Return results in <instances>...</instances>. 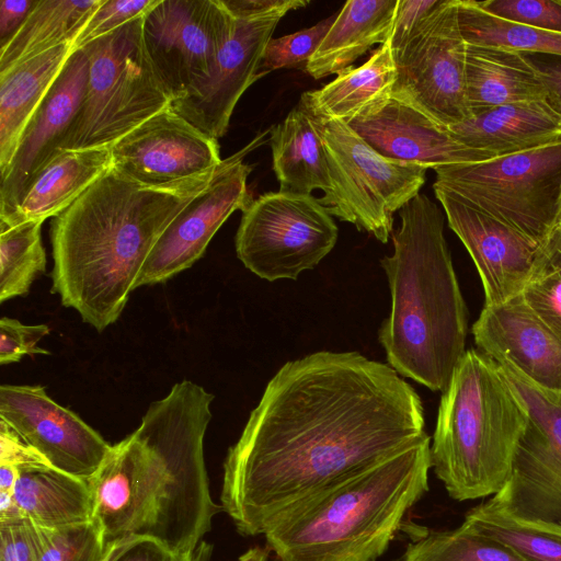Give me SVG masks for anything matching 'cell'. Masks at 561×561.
Listing matches in <instances>:
<instances>
[{
	"mask_svg": "<svg viewBox=\"0 0 561 561\" xmlns=\"http://www.w3.org/2000/svg\"><path fill=\"white\" fill-rule=\"evenodd\" d=\"M348 125L380 154L427 169L495 158L463 146L446 127L392 96L377 113Z\"/></svg>",
	"mask_w": 561,
	"mask_h": 561,
	"instance_id": "ffe728a7",
	"label": "cell"
},
{
	"mask_svg": "<svg viewBox=\"0 0 561 561\" xmlns=\"http://www.w3.org/2000/svg\"><path fill=\"white\" fill-rule=\"evenodd\" d=\"M73 51L75 43H66L0 72V174L12 162L28 122Z\"/></svg>",
	"mask_w": 561,
	"mask_h": 561,
	"instance_id": "cb8c5ba5",
	"label": "cell"
},
{
	"mask_svg": "<svg viewBox=\"0 0 561 561\" xmlns=\"http://www.w3.org/2000/svg\"><path fill=\"white\" fill-rule=\"evenodd\" d=\"M232 23L222 0H159L144 15L146 50L172 100L206 77Z\"/></svg>",
	"mask_w": 561,
	"mask_h": 561,
	"instance_id": "4fadbf2b",
	"label": "cell"
},
{
	"mask_svg": "<svg viewBox=\"0 0 561 561\" xmlns=\"http://www.w3.org/2000/svg\"><path fill=\"white\" fill-rule=\"evenodd\" d=\"M112 167L147 185H160L215 171L222 162L218 140L170 105L111 146Z\"/></svg>",
	"mask_w": 561,
	"mask_h": 561,
	"instance_id": "2e32d148",
	"label": "cell"
},
{
	"mask_svg": "<svg viewBox=\"0 0 561 561\" xmlns=\"http://www.w3.org/2000/svg\"><path fill=\"white\" fill-rule=\"evenodd\" d=\"M529 422L524 402L496 363L467 350L443 391L431 463L459 502L495 495L505 484Z\"/></svg>",
	"mask_w": 561,
	"mask_h": 561,
	"instance_id": "8992f818",
	"label": "cell"
},
{
	"mask_svg": "<svg viewBox=\"0 0 561 561\" xmlns=\"http://www.w3.org/2000/svg\"><path fill=\"white\" fill-rule=\"evenodd\" d=\"M238 561H268V550L259 546L250 548Z\"/></svg>",
	"mask_w": 561,
	"mask_h": 561,
	"instance_id": "7dc6e473",
	"label": "cell"
},
{
	"mask_svg": "<svg viewBox=\"0 0 561 561\" xmlns=\"http://www.w3.org/2000/svg\"><path fill=\"white\" fill-rule=\"evenodd\" d=\"M88 70L85 51L75 50L28 122L12 162L1 174L0 218L14 211L30 180L76 119L85 93Z\"/></svg>",
	"mask_w": 561,
	"mask_h": 561,
	"instance_id": "ac0fdd59",
	"label": "cell"
},
{
	"mask_svg": "<svg viewBox=\"0 0 561 561\" xmlns=\"http://www.w3.org/2000/svg\"><path fill=\"white\" fill-rule=\"evenodd\" d=\"M434 171V185L539 243L561 225V139L537 149Z\"/></svg>",
	"mask_w": 561,
	"mask_h": 561,
	"instance_id": "ba28073f",
	"label": "cell"
},
{
	"mask_svg": "<svg viewBox=\"0 0 561 561\" xmlns=\"http://www.w3.org/2000/svg\"><path fill=\"white\" fill-rule=\"evenodd\" d=\"M401 561H526L463 523L453 530L425 527L408 543Z\"/></svg>",
	"mask_w": 561,
	"mask_h": 561,
	"instance_id": "d6a6232c",
	"label": "cell"
},
{
	"mask_svg": "<svg viewBox=\"0 0 561 561\" xmlns=\"http://www.w3.org/2000/svg\"><path fill=\"white\" fill-rule=\"evenodd\" d=\"M308 0H283L273 9L233 15L229 35L205 78L170 106L204 134L218 140L228 130L232 112L257 78L264 48L283 16Z\"/></svg>",
	"mask_w": 561,
	"mask_h": 561,
	"instance_id": "7c38bea8",
	"label": "cell"
},
{
	"mask_svg": "<svg viewBox=\"0 0 561 561\" xmlns=\"http://www.w3.org/2000/svg\"><path fill=\"white\" fill-rule=\"evenodd\" d=\"M159 0H103L75 41V50L144 16Z\"/></svg>",
	"mask_w": 561,
	"mask_h": 561,
	"instance_id": "f35d334b",
	"label": "cell"
},
{
	"mask_svg": "<svg viewBox=\"0 0 561 561\" xmlns=\"http://www.w3.org/2000/svg\"><path fill=\"white\" fill-rule=\"evenodd\" d=\"M209 547L201 545L193 553H176L150 539L127 541L112 561H208Z\"/></svg>",
	"mask_w": 561,
	"mask_h": 561,
	"instance_id": "b9f144b4",
	"label": "cell"
},
{
	"mask_svg": "<svg viewBox=\"0 0 561 561\" xmlns=\"http://www.w3.org/2000/svg\"><path fill=\"white\" fill-rule=\"evenodd\" d=\"M41 221L0 225V302L25 296L46 270Z\"/></svg>",
	"mask_w": 561,
	"mask_h": 561,
	"instance_id": "1f68e13d",
	"label": "cell"
},
{
	"mask_svg": "<svg viewBox=\"0 0 561 561\" xmlns=\"http://www.w3.org/2000/svg\"><path fill=\"white\" fill-rule=\"evenodd\" d=\"M463 146L496 157L537 149L561 139V113L548 99L488 110L447 128Z\"/></svg>",
	"mask_w": 561,
	"mask_h": 561,
	"instance_id": "7402d4cb",
	"label": "cell"
},
{
	"mask_svg": "<svg viewBox=\"0 0 561 561\" xmlns=\"http://www.w3.org/2000/svg\"><path fill=\"white\" fill-rule=\"evenodd\" d=\"M522 295L561 341V225L542 243Z\"/></svg>",
	"mask_w": 561,
	"mask_h": 561,
	"instance_id": "836d02e7",
	"label": "cell"
},
{
	"mask_svg": "<svg viewBox=\"0 0 561 561\" xmlns=\"http://www.w3.org/2000/svg\"><path fill=\"white\" fill-rule=\"evenodd\" d=\"M144 16L89 43L85 93L76 119L56 149L111 147L169 106L142 36Z\"/></svg>",
	"mask_w": 561,
	"mask_h": 561,
	"instance_id": "52a82bcc",
	"label": "cell"
},
{
	"mask_svg": "<svg viewBox=\"0 0 561 561\" xmlns=\"http://www.w3.org/2000/svg\"><path fill=\"white\" fill-rule=\"evenodd\" d=\"M472 334L493 360H505L535 385L561 392V341L522 294L503 304L484 305Z\"/></svg>",
	"mask_w": 561,
	"mask_h": 561,
	"instance_id": "d6986e66",
	"label": "cell"
},
{
	"mask_svg": "<svg viewBox=\"0 0 561 561\" xmlns=\"http://www.w3.org/2000/svg\"><path fill=\"white\" fill-rule=\"evenodd\" d=\"M440 0H399L388 43L393 58L402 50L421 22Z\"/></svg>",
	"mask_w": 561,
	"mask_h": 561,
	"instance_id": "60d3db41",
	"label": "cell"
},
{
	"mask_svg": "<svg viewBox=\"0 0 561 561\" xmlns=\"http://www.w3.org/2000/svg\"><path fill=\"white\" fill-rule=\"evenodd\" d=\"M112 168L111 147L56 149L30 180L23 196L0 225L56 217Z\"/></svg>",
	"mask_w": 561,
	"mask_h": 561,
	"instance_id": "44dd1931",
	"label": "cell"
},
{
	"mask_svg": "<svg viewBox=\"0 0 561 561\" xmlns=\"http://www.w3.org/2000/svg\"><path fill=\"white\" fill-rule=\"evenodd\" d=\"M339 229L319 198L267 192L242 210L234 245L238 259L256 276L296 279L334 248Z\"/></svg>",
	"mask_w": 561,
	"mask_h": 561,
	"instance_id": "30bf717a",
	"label": "cell"
},
{
	"mask_svg": "<svg viewBox=\"0 0 561 561\" xmlns=\"http://www.w3.org/2000/svg\"><path fill=\"white\" fill-rule=\"evenodd\" d=\"M273 170L279 192L310 195L331 191L324 146L312 124V116L299 101L285 119L270 128Z\"/></svg>",
	"mask_w": 561,
	"mask_h": 561,
	"instance_id": "4316f807",
	"label": "cell"
},
{
	"mask_svg": "<svg viewBox=\"0 0 561 561\" xmlns=\"http://www.w3.org/2000/svg\"><path fill=\"white\" fill-rule=\"evenodd\" d=\"M466 56L458 0H440L394 57L397 80L391 96L446 128L469 119Z\"/></svg>",
	"mask_w": 561,
	"mask_h": 561,
	"instance_id": "8fae6325",
	"label": "cell"
},
{
	"mask_svg": "<svg viewBox=\"0 0 561 561\" xmlns=\"http://www.w3.org/2000/svg\"><path fill=\"white\" fill-rule=\"evenodd\" d=\"M427 436L420 396L358 352L287 362L224 461L221 507L242 536L265 535L336 483Z\"/></svg>",
	"mask_w": 561,
	"mask_h": 561,
	"instance_id": "6da1fadb",
	"label": "cell"
},
{
	"mask_svg": "<svg viewBox=\"0 0 561 561\" xmlns=\"http://www.w3.org/2000/svg\"><path fill=\"white\" fill-rule=\"evenodd\" d=\"M37 0H2L0 4V48L22 26Z\"/></svg>",
	"mask_w": 561,
	"mask_h": 561,
	"instance_id": "ee69618b",
	"label": "cell"
},
{
	"mask_svg": "<svg viewBox=\"0 0 561 561\" xmlns=\"http://www.w3.org/2000/svg\"><path fill=\"white\" fill-rule=\"evenodd\" d=\"M399 215L393 253L380 260L391 307L378 339L401 377L444 391L466 352V302L436 203L420 193Z\"/></svg>",
	"mask_w": 561,
	"mask_h": 561,
	"instance_id": "277c9868",
	"label": "cell"
},
{
	"mask_svg": "<svg viewBox=\"0 0 561 561\" xmlns=\"http://www.w3.org/2000/svg\"><path fill=\"white\" fill-rule=\"evenodd\" d=\"M311 116L331 180V191L319 202L331 216L387 243L393 214L420 194L427 168L380 154L345 122Z\"/></svg>",
	"mask_w": 561,
	"mask_h": 561,
	"instance_id": "9c48e42d",
	"label": "cell"
},
{
	"mask_svg": "<svg viewBox=\"0 0 561 561\" xmlns=\"http://www.w3.org/2000/svg\"><path fill=\"white\" fill-rule=\"evenodd\" d=\"M214 398L182 380L149 405L133 433L112 445L88 480L105 547L150 539L187 554L201 546L222 511L211 497L204 456Z\"/></svg>",
	"mask_w": 561,
	"mask_h": 561,
	"instance_id": "7a4b0ae2",
	"label": "cell"
},
{
	"mask_svg": "<svg viewBox=\"0 0 561 561\" xmlns=\"http://www.w3.org/2000/svg\"><path fill=\"white\" fill-rule=\"evenodd\" d=\"M49 332L50 329L46 324L26 325L16 319L1 318L0 363H16L25 355L50 354L38 346V342Z\"/></svg>",
	"mask_w": 561,
	"mask_h": 561,
	"instance_id": "ab89813d",
	"label": "cell"
},
{
	"mask_svg": "<svg viewBox=\"0 0 561 561\" xmlns=\"http://www.w3.org/2000/svg\"><path fill=\"white\" fill-rule=\"evenodd\" d=\"M103 0H37L15 33L0 48V72L26 58L77 39Z\"/></svg>",
	"mask_w": 561,
	"mask_h": 561,
	"instance_id": "f1b7e54d",
	"label": "cell"
},
{
	"mask_svg": "<svg viewBox=\"0 0 561 561\" xmlns=\"http://www.w3.org/2000/svg\"><path fill=\"white\" fill-rule=\"evenodd\" d=\"M270 129L259 134L238 152L222 160L210 184L173 219L149 254L136 288L164 283L190 268L205 253L222 224L253 199L247 180L252 165L244 157L268 139Z\"/></svg>",
	"mask_w": 561,
	"mask_h": 561,
	"instance_id": "5bb4252c",
	"label": "cell"
},
{
	"mask_svg": "<svg viewBox=\"0 0 561 561\" xmlns=\"http://www.w3.org/2000/svg\"><path fill=\"white\" fill-rule=\"evenodd\" d=\"M0 419L51 467L89 480L112 445L78 414L54 401L42 386L2 385Z\"/></svg>",
	"mask_w": 561,
	"mask_h": 561,
	"instance_id": "9a60e30c",
	"label": "cell"
},
{
	"mask_svg": "<svg viewBox=\"0 0 561 561\" xmlns=\"http://www.w3.org/2000/svg\"><path fill=\"white\" fill-rule=\"evenodd\" d=\"M458 20L467 44L508 48L526 55L561 58V33L530 27L494 16L474 0H458Z\"/></svg>",
	"mask_w": 561,
	"mask_h": 561,
	"instance_id": "4dcf8cb0",
	"label": "cell"
},
{
	"mask_svg": "<svg viewBox=\"0 0 561 561\" xmlns=\"http://www.w3.org/2000/svg\"><path fill=\"white\" fill-rule=\"evenodd\" d=\"M0 465L25 469L50 466L10 424L0 419Z\"/></svg>",
	"mask_w": 561,
	"mask_h": 561,
	"instance_id": "7bdbcfd3",
	"label": "cell"
},
{
	"mask_svg": "<svg viewBox=\"0 0 561 561\" xmlns=\"http://www.w3.org/2000/svg\"><path fill=\"white\" fill-rule=\"evenodd\" d=\"M431 437L336 483L265 535L274 561H376L428 491Z\"/></svg>",
	"mask_w": 561,
	"mask_h": 561,
	"instance_id": "5b68a950",
	"label": "cell"
},
{
	"mask_svg": "<svg viewBox=\"0 0 561 561\" xmlns=\"http://www.w3.org/2000/svg\"><path fill=\"white\" fill-rule=\"evenodd\" d=\"M526 561H561V526L516 516L493 496L472 507L462 522Z\"/></svg>",
	"mask_w": 561,
	"mask_h": 561,
	"instance_id": "f546056e",
	"label": "cell"
},
{
	"mask_svg": "<svg viewBox=\"0 0 561 561\" xmlns=\"http://www.w3.org/2000/svg\"><path fill=\"white\" fill-rule=\"evenodd\" d=\"M217 169L147 185L112 167L51 220V293L99 332L116 322L156 243Z\"/></svg>",
	"mask_w": 561,
	"mask_h": 561,
	"instance_id": "3957f363",
	"label": "cell"
},
{
	"mask_svg": "<svg viewBox=\"0 0 561 561\" xmlns=\"http://www.w3.org/2000/svg\"><path fill=\"white\" fill-rule=\"evenodd\" d=\"M111 547H105L101 530L92 519L51 529L49 543L41 561H103Z\"/></svg>",
	"mask_w": 561,
	"mask_h": 561,
	"instance_id": "d590c367",
	"label": "cell"
},
{
	"mask_svg": "<svg viewBox=\"0 0 561 561\" xmlns=\"http://www.w3.org/2000/svg\"><path fill=\"white\" fill-rule=\"evenodd\" d=\"M50 534L26 517L0 523V561H41Z\"/></svg>",
	"mask_w": 561,
	"mask_h": 561,
	"instance_id": "74e56055",
	"label": "cell"
},
{
	"mask_svg": "<svg viewBox=\"0 0 561 561\" xmlns=\"http://www.w3.org/2000/svg\"><path fill=\"white\" fill-rule=\"evenodd\" d=\"M449 228L469 252L480 275L486 306L523 293L542 243L480 210L451 192L433 185Z\"/></svg>",
	"mask_w": 561,
	"mask_h": 561,
	"instance_id": "e0dca14e",
	"label": "cell"
},
{
	"mask_svg": "<svg viewBox=\"0 0 561 561\" xmlns=\"http://www.w3.org/2000/svg\"><path fill=\"white\" fill-rule=\"evenodd\" d=\"M534 61L547 85L549 102L561 113V62Z\"/></svg>",
	"mask_w": 561,
	"mask_h": 561,
	"instance_id": "f6af8a7d",
	"label": "cell"
},
{
	"mask_svg": "<svg viewBox=\"0 0 561 561\" xmlns=\"http://www.w3.org/2000/svg\"><path fill=\"white\" fill-rule=\"evenodd\" d=\"M396 80L397 66L387 42L363 65L345 69L318 90L305 92L299 101L312 115L350 124L381 110L391 99Z\"/></svg>",
	"mask_w": 561,
	"mask_h": 561,
	"instance_id": "d4e9b609",
	"label": "cell"
},
{
	"mask_svg": "<svg viewBox=\"0 0 561 561\" xmlns=\"http://www.w3.org/2000/svg\"><path fill=\"white\" fill-rule=\"evenodd\" d=\"M466 87L472 116L502 105L548 99L534 59L496 46L467 44Z\"/></svg>",
	"mask_w": 561,
	"mask_h": 561,
	"instance_id": "603a6c76",
	"label": "cell"
},
{
	"mask_svg": "<svg viewBox=\"0 0 561 561\" xmlns=\"http://www.w3.org/2000/svg\"><path fill=\"white\" fill-rule=\"evenodd\" d=\"M14 500L24 517L47 529L93 519V497L88 480L51 466L19 470Z\"/></svg>",
	"mask_w": 561,
	"mask_h": 561,
	"instance_id": "83f0119b",
	"label": "cell"
},
{
	"mask_svg": "<svg viewBox=\"0 0 561 561\" xmlns=\"http://www.w3.org/2000/svg\"><path fill=\"white\" fill-rule=\"evenodd\" d=\"M399 0L346 1L306 66L313 79L339 75L375 44L388 42Z\"/></svg>",
	"mask_w": 561,
	"mask_h": 561,
	"instance_id": "484cf974",
	"label": "cell"
},
{
	"mask_svg": "<svg viewBox=\"0 0 561 561\" xmlns=\"http://www.w3.org/2000/svg\"><path fill=\"white\" fill-rule=\"evenodd\" d=\"M336 18L329 16L316 25L277 38H271L266 44L260 66L257 78L282 68H298L307 66L317 51L324 36Z\"/></svg>",
	"mask_w": 561,
	"mask_h": 561,
	"instance_id": "e575fe53",
	"label": "cell"
},
{
	"mask_svg": "<svg viewBox=\"0 0 561 561\" xmlns=\"http://www.w3.org/2000/svg\"><path fill=\"white\" fill-rule=\"evenodd\" d=\"M18 476V468L0 465V493H13Z\"/></svg>",
	"mask_w": 561,
	"mask_h": 561,
	"instance_id": "bcb514c9",
	"label": "cell"
},
{
	"mask_svg": "<svg viewBox=\"0 0 561 561\" xmlns=\"http://www.w3.org/2000/svg\"><path fill=\"white\" fill-rule=\"evenodd\" d=\"M478 3L503 20L561 33V0H486Z\"/></svg>",
	"mask_w": 561,
	"mask_h": 561,
	"instance_id": "8d00e7d4",
	"label": "cell"
}]
</instances>
